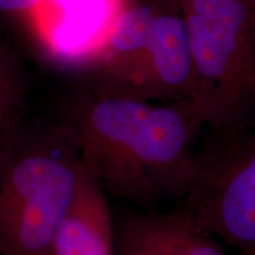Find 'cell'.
Returning <instances> with one entry per match:
<instances>
[{"label":"cell","instance_id":"obj_5","mask_svg":"<svg viewBox=\"0 0 255 255\" xmlns=\"http://www.w3.org/2000/svg\"><path fill=\"white\" fill-rule=\"evenodd\" d=\"M130 0H38L25 19L51 59L84 71Z\"/></svg>","mask_w":255,"mask_h":255},{"label":"cell","instance_id":"obj_6","mask_svg":"<svg viewBox=\"0 0 255 255\" xmlns=\"http://www.w3.org/2000/svg\"><path fill=\"white\" fill-rule=\"evenodd\" d=\"M161 4L130 0L97 59L85 69L88 89L143 101L152 28Z\"/></svg>","mask_w":255,"mask_h":255},{"label":"cell","instance_id":"obj_3","mask_svg":"<svg viewBox=\"0 0 255 255\" xmlns=\"http://www.w3.org/2000/svg\"><path fill=\"white\" fill-rule=\"evenodd\" d=\"M193 62V105L220 135L255 115V17L245 0H177Z\"/></svg>","mask_w":255,"mask_h":255},{"label":"cell","instance_id":"obj_8","mask_svg":"<svg viewBox=\"0 0 255 255\" xmlns=\"http://www.w3.org/2000/svg\"><path fill=\"white\" fill-rule=\"evenodd\" d=\"M143 100L193 104V62L177 1L174 7L161 4L155 17Z\"/></svg>","mask_w":255,"mask_h":255},{"label":"cell","instance_id":"obj_12","mask_svg":"<svg viewBox=\"0 0 255 255\" xmlns=\"http://www.w3.org/2000/svg\"><path fill=\"white\" fill-rule=\"evenodd\" d=\"M12 69H13V66H12V63L11 60H9L7 52L0 46V76L8 72L9 70Z\"/></svg>","mask_w":255,"mask_h":255},{"label":"cell","instance_id":"obj_4","mask_svg":"<svg viewBox=\"0 0 255 255\" xmlns=\"http://www.w3.org/2000/svg\"><path fill=\"white\" fill-rule=\"evenodd\" d=\"M197 152L187 210L220 241L255 250V135H220Z\"/></svg>","mask_w":255,"mask_h":255},{"label":"cell","instance_id":"obj_7","mask_svg":"<svg viewBox=\"0 0 255 255\" xmlns=\"http://www.w3.org/2000/svg\"><path fill=\"white\" fill-rule=\"evenodd\" d=\"M114 255H227L187 209L130 213L115 221Z\"/></svg>","mask_w":255,"mask_h":255},{"label":"cell","instance_id":"obj_9","mask_svg":"<svg viewBox=\"0 0 255 255\" xmlns=\"http://www.w3.org/2000/svg\"><path fill=\"white\" fill-rule=\"evenodd\" d=\"M107 195L82 164L71 202L57 229L52 255H114L115 221Z\"/></svg>","mask_w":255,"mask_h":255},{"label":"cell","instance_id":"obj_14","mask_svg":"<svg viewBox=\"0 0 255 255\" xmlns=\"http://www.w3.org/2000/svg\"><path fill=\"white\" fill-rule=\"evenodd\" d=\"M242 255H255V250H251V251H245Z\"/></svg>","mask_w":255,"mask_h":255},{"label":"cell","instance_id":"obj_2","mask_svg":"<svg viewBox=\"0 0 255 255\" xmlns=\"http://www.w3.org/2000/svg\"><path fill=\"white\" fill-rule=\"evenodd\" d=\"M81 168L65 122L8 137L0 148V254L52 255Z\"/></svg>","mask_w":255,"mask_h":255},{"label":"cell","instance_id":"obj_10","mask_svg":"<svg viewBox=\"0 0 255 255\" xmlns=\"http://www.w3.org/2000/svg\"><path fill=\"white\" fill-rule=\"evenodd\" d=\"M24 85L14 69L0 76V148L15 131Z\"/></svg>","mask_w":255,"mask_h":255},{"label":"cell","instance_id":"obj_1","mask_svg":"<svg viewBox=\"0 0 255 255\" xmlns=\"http://www.w3.org/2000/svg\"><path fill=\"white\" fill-rule=\"evenodd\" d=\"M84 168L104 191L135 203L184 197L205 127L190 103H161L88 89L65 121Z\"/></svg>","mask_w":255,"mask_h":255},{"label":"cell","instance_id":"obj_13","mask_svg":"<svg viewBox=\"0 0 255 255\" xmlns=\"http://www.w3.org/2000/svg\"><path fill=\"white\" fill-rule=\"evenodd\" d=\"M246 1V4L248 5V7L251 8V11L253 12L254 17H255V0H245Z\"/></svg>","mask_w":255,"mask_h":255},{"label":"cell","instance_id":"obj_11","mask_svg":"<svg viewBox=\"0 0 255 255\" xmlns=\"http://www.w3.org/2000/svg\"><path fill=\"white\" fill-rule=\"evenodd\" d=\"M38 0H0V13L20 15L25 18Z\"/></svg>","mask_w":255,"mask_h":255}]
</instances>
